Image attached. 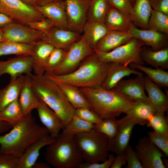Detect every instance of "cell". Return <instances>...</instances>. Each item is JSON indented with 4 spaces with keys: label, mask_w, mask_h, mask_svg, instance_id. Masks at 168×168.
I'll use <instances>...</instances> for the list:
<instances>
[{
    "label": "cell",
    "mask_w": 168,
    "mask_h": 168,
    "mask_svg": "<svg viewBox=\"0 0 168 168\" xmlns=\"http://www.w3.org/2000/svg\"><path fill=\"white\" fill-rule=\"evenodd\" d=\"M109 63L101 62L94 52L70 72L62 75L45 73L43 75L57 84H67L79 88L97 87L101 86Z\"/></svg>",
    "instance_id": "cell-1"
},
{
    "label": "cell",
    "mask_w": 168,
    "mask_h": 168,
    "mask_svg": "<svg viewBox=\"0 0 168 168\" xmlns=\"http://www.w3.org/2000/svg\"><path fill=\"white\" fill-rule=\"evenodd\" d=\"M90 106V109L101 119L116 118L125 114L136 101L125 95L101 86L80 88Z\"/></svg>",
    "instance_id": "cell-2"
},
{
    "label": "cell",
    "mask_w": 168,
    "mask_h": 168,
    "mask_svg": "<svg viewBox=\"0 0 168 168\" xmlns=\"http://www.w3.org/2000/svg\"><path fill=\"white\" fill-rule=\"evenodd\" d=\"M48 134L46 128L36 123L31 114L13 127L9 133L0 135L1 152L20 157L29 146Z\"/></svg>",
    "instance_id": "cell-3"
},
{
    "label": "cell",
    "mask_w": 168,
    "mask_h": 168,
    "mask_svg": "<svg viewBox=\"0 0 168 168\" xmlns=\"http://www.w3.org/2000/svg\"><path fill=\"white\" fill-rule=\"evenodd\" d=\"M30 76L32 87L39 99L55 113L64 126L74 115L75 109L56 82L43 75L31 73Z\"/></svg>",
    "instance_id": "cell-4"
},
{
    "label": "cell",
    "mask_w": 168,
    "mask_h": 168,
    "mask_svg": "<svg viewBox=\"0 0 168 168\" xmlns=\"http://www.w3.org/2000/svg\"><path fill=\"white\" fill-rule=\"evenodd\" d=\"M44 160L55 168H78L83 160L74 136L62 132L47 146Z\"/></svg>",
    "instance_id": "cell-5"
},
{
    "label": "cell",
    "mask_w": 168,
    "mask_h": 168,
    "mask_svg": "<svg viewBox=\"0 0 168 168\" xmlns=\"http://www.w3.org/2000/svg\"><path fill=\"white\" fill-rule=\"evenodd\" d=\"M74 138L85 162H99L107 159L110 151L109 140L94 128L77 134Z\"/></svg>",
    "instance_id": "cell-6"
},
{
    "label": "cell",
    "mask_w": 168,
    "mask_h": 168,
    "mask_svg": "<svg viewBox=\"0 0 168 168\" xmlns=\"http://www.w3.org/2000/svg\"><path fill=\"white\" fill-rule=\"evenodd\" d=\"M145 43L139 39L132 38L126 43L108 52L94 50L99 59L105 63H116L125 66L133 63L144 65L140 52Z\"/></svg>",
    "instance_id": "cell-7"
},
{
    "label": "cell",
    "mask_w": 168,
    "mask_h": 168,
    "mask_svg": "<svg viewBox=\"0 0 168 168\" xmlns=\"http://www.w3.org/2000/svg\"><path fill=\"white\" fill-rule=\"evenodd\" d=\"M0 12L15 21L27 25L45 17L34 7L21 0H0Z\"/></svg>",
    "instance_id": "cell-8"
},
{
    "label": "cell",
    "mask_w": 168,
    "mask_h": 168,
    "mask_svg": "<svg viewBox=\"0 0 168 168\" xmlns=\"http://www.w3.org/2000/svg\"><path fill=\"white\" fill-rule=\"evenodd\" d=\"M93 53V50L82 35L66 51L61 64L50 73L62 75L70 72L76 69L85 58Z\"/></svg>",
    "instance_id": "cell-9"
},
{
    "label": "cell",
    "mask_w": 168,
    "mask_h": 168,
    "mask_svg": "<svg viewBox=\"0 0 168 168\" xmlns=\"http://www.w3.org/2000/svg\"><path fill=\"white\" fill-rule=\"evenodd\" d=\"M5 40L15 42L34 44L42 40L44 35L28 25L15 21L0 27Z\"/></svg>",
    "instance_id": "cell-10"
},
{
    "label": "cell",
    "mask_w": 168,
    "mask_h": 168,
    "mask_svg": "<svg viewBox=\"0 0 168 168\" xmlns=\"http://www.w3.org/2000/svg\"><path fill=\"white\" fill-rule=\"evenodd\" d=\"M136 153L144 168H166L163 153L148 138H140L136 146Z\"/></svg>",
    "instance_id": "cell-11"
},
{
    "label": "cell",
    "mask_w": 168,
    "mask_h": 168,
    "mask_svg": "<svg viewBox=\"0 0 168 168\" xmlns=\"http://www.w3.org/2000/svg\"><path fill=\"white\" fill-rule=\"evenodd\" d=\"M91 0H64L70 30L82 33Z\"/></svg>",
    "instance_id": "cell-12"
},
{
    "label": "cell",
    "mask_w": 168,
    "mask_h": 168,
    "mask_svg": "<svg viewBox=\"0 0 168 168\" xmlns=\"http://www.w3.org/2000/svg\"><path fill=\"white\" fill-rule=\"evenodd\" d=\"M112 89L135 101L151 104L145 92V77L142 73L137 75L133 78L122 79Z\"/></svg>",
    "instance_id": "cell-13"
},
{
    "label": "cell",
    "mask_w": 168,
    "mask_h": 168,
    "mask_svg": "<svg viewBox=\"0 0 168 168\" xmlns=\"http://www.w3.org/2000/svg\"><path fill=\"white\" fill-rule=\"evenodd\" d=\"M119 125L115 136L109 141V150L116 155L122 154L129 144L133 129L137 124L131 116L126 115L119 119Z\"/></svg>",
    "instance_id": "cell-14"
},
{
    "label": "cell",
    "mask_w": 168,
    "mask_h": 168,
    "mask_svg": "<svg viewBox=\"0 0 168 168\" xmlns=\"http://www.w3.org/2000/svg\"><path fill=\"white\" fill-rule=\"evenodd\" d=\"M32 65L33 59L30 55L18 56L6 61H0V77L7 74L10 79H14L21 75L30 74L33 70Z\"/></svg>",
    "instance_id": "cell-15"
},
{
    "label": "cell",
    "mask_w": 168,
    "mask_h": 168,
    "mask_svg": "<svg viewBox=\"0 0 168 168\" xmlns=\"http://www.w3.org/2000/svg\"><path fill=\"white\" fill-rule=\"evenodd\" d=\"M34 7L45 18L51 21L55 27L60 28L70 29L64 0L41 5H35Z\"/></svg>",
    "instance_id": "cell-16"
},
{
    "label": "cell",
    "mask_w": 168,
    "mask_h": 168,
    "mask_svg": "<svg viewBox=\"0 0 168 168\" xmlns=\"http://www.w3.org/2000/svg\"><path fill=\"white\" fill-rule=\"evenodd\" d=\"M80 34L71 30L54 27L44 35L42 40L51 44L55 48L67 51L81 37Z\"/></svg>",
    "instance_id": "cell-17"
},
{
    "label": "cell",
    "mask_w": 168,
    "mask_h": 168,
    "mask_svg": "<svg viewBox=\"0 0 168 168\" xmlns=\"http://www.w3.org/2000/svg\"><path fill=\"white\" fill-rule=\"evenodd\" d=\"M128 32L132 37L143 41L146 46L154 50L160 49L168 46V35L150 29L138 28L133 23Z\"/></svg>",
    "instance_id": "cell-18"
},
{
    "label": "cell",
    "mask_w": 168,
    "mask_h": 168,
    "mask_svg": "<svg viewBox=\"0 0 168 168\" xmlns=\"http://www.w3.org/2000/svg\"><path fill=\"white\" fill-rule=\"evenodd\" d=\"M54 138L46 134L29 146L19 157L17 168L33 167L40 155L41 149L54 141Z\"/></svg>",
    "instance_id": "cell-19"
},
{
    "label": "cell",
    "mask_w": 168,
    "mask_h": 168,
    "mask_svg": "<svg viewBox=\"0 0 168 168\" xmlns=\"http://www.w3.org/2000/svg\"><path fill=\"white\" fill-rule=\"evenodd\" d=\"M142 73L129 66H125L118 63H110L106 76L101 86L105 89L111 90L125 77L132 74L137 75Z\"/></svg>",
    "instance_id": "cell-20"
},
{
    "label": "cell",
    "mask_w": 168,
    "mask_h": 168,
    "mask_svg": "<svg viewBox=\"0 0 168 168\" xmlns=\"http://www.w3.org/2000/svg\"><path fill=\"white\" fill-rule=\"evenodd\" d=\"M55 48L42 40L34 44L31 56L33 59L32 70L35 74L40 76L44 74L48 58Z\"/></svg>",
    "instance_id": "cell-21"
},
{
    "label": "cell",
    "mask_w": 168,
    "mask_h": 168,
    "mask_svg": "<svg viewBox=\"0 0 168 168\" xmlns=\"http://www.w3.org/2000/svg\"><path fill=\"white\" fill-rule=\"evenodd\" d=\"M36 109L40 121L49 134L53 138L58 136L63 126L57 115L40 100Z\"/></svg>",
    "instance_id": "cell-22"
},
{
    "label": "cell",
    "mask_w": 168,
    "mask_h": 168,
    "mask_svg": "<svg viewBox=\"0 0 168 168\" xmlns=\"http://www.w3.org/2000/svg\"><path fill=\"white\" fill-rule=\"evenodd\" d=\"M30 74L25 75L24 82L18 99L26 116L31 114L33 110L36 109L40 101L32 87Z\"/></svg>",
    "instance_id": "cell-23"
},
{
    "label": "cell",
    "mask_w": 168,
    "mask_h": 168,
    "mask_svg": "<svg viewBox=\"0 0 168 168\" xmlns=\"http://www.w3.org/2000/svg\"><path fill=\"white\" fill-rule=\"evenodd\" d=\"M132 38L128 32L109 30L96 44L93 51H109L126 43Z\"/></svg>",
    "instance_id": "cell-24"
},
{
    "label": "cell",
    "mask_w": 168,
    "mask_h": 168,
    "mask_svg": "<svg viewBox=\"0 0 168 168\" xmlns=\"http://www.w3.org/2000/svg\"><path fill=\"white\" fill-rule=\"evenodd\" d=\"M145 89L151 104L156 112L165 113L168 109V99L160 86L145 77Z\"/></svg>",
    "instance_id": "cell-25"
},
{
    "label": "cell",
    "mask_w": 168,
    "mask_h": 168,
    "mask_svg": "<svg viewBox=\"0 0 168 168\" xmlns=\"http://www.w3.org/2000/svg\"><path fill=\"white\" fill-rule=\"evenodd\" d=\"M140 56L144 63L155 68L168 69V46L154 50L145 46L140 51Z\"/></svg>",
    "instance_id": "cell-26"
},
{
    "label": "cell",
    "mask_w": 168,
    "mask_h": 168,
    "mask_svg": "<svg viewBox=\"0 0 168 168\" xmlns=\"http://www.w3.org/2000/svg\"><path fill=\"white\" fill-rule=\"evenodd\" d=\"M109 30L104 23L87 20L82 29V36L93 50L97 43Z\"/></svg>",
    "instance_id": "cell-27"
},
{
    "label": "cell",
    "mask_w": 168,
    "mask_h": 168,
    "mask_svg": "<svg viewBox=\"0 0 168 168\" xmlns=\"http://www.w3.org/2000/svg\"><path fill=\"white\" fill-rule=\"evenodd\" d=\"M25 75L10 79L9 83L0 89V111L18 99L24 80Z\"/></svg>",
    "instance_id": "cell-28"
},
{
    "label": "cell",
    "mask_w": 168,
    "mask_h": 168,
    "mask_svg": "<svg viewBox=\"0 0 168 168\" xmlns=\"http://www.w3.org/2000/svg\"><path fill=\"white\" fill-rule=\"evenodd\" d=\"M104 23L109 30L128 32L133 23L121 12L110 6Z\"/></svg>",
    "instance_id": "cell-29"
},
{
    "label": "cell",
    "mask_w": 168,
    "mask_h": 168,
    "mask_svg": "<svg viewBox=\"0 0 168 168\" xmlns=\"http://www.w3.org/2000/svg\"><path fill=\"white\" fill-rule=\"evenodd\" d=\"M133 9L134 25L141 29H147L148 21L152 9L150 0H135Z\"/></svg>",
    "instance_id": "cell-30"
},
{
    "label": "cell",
    "mask_w": 168,
    "mask_h": 168,
    "mask_svg": "<svg viewBox=\"0 0 168 168\" xmlns=\"http://www.w3.org/2000/svg\"><path fill=\"white\" fill-rule=\"evenodd\" d=\"M156 112L151 104L143 101H136L134 106L125 114L133 118L137 124H147L150 119Z\"/></svg>",
    "instance_id": "cell-31"
},
{
    "label": "cell",
    "mask_w": 168,
    "mask_h": 168,
    "mask_svg": "<svg viewBox=\"0 0 168 168\" xmlns=\"http://www.w3.org/2000/svg\"><path fill=\"white\" fill-rule=\"evenodd\" d=\"M57 84L68 101L75 109L81 108L90 109L88 101L80 88L67 84Z\"/></svg>",
    "instance_id": "cell-32"
},
{
    "label": "cell",
    "mask_w": 168,
    "mask_h": 168,
    "mask_svg": "<svg viewBox=\"0 0 168 168\" xmlns=\"http://www.w3.org/2000/svg\"><path fill=\"white\" fill-rule=\"evenodd\" d=\"M18 99L0 111V121L7 122L12 127L21 122L26 117L23 112Z\"/></svg>",
    "instance_id": "cell-33"
},
{
    "label": "cell",
    "mask_w": 168,
    "mask_h": 168,
    "mask_svg": "<svg viewBox=\"0 0 168 168\" xmlns=\"http://www.w3.org/2000/svg\"><path fill=\"white\" fill-rule=\"evenodd\" d=\"M131 68L143 72L152 82L160 86L168 87V72L161 68H152L144 65L131 64Z\"/></svg>",
    "instance_id": "cell-34"
},
{
    "label": "cell",
    "mask_w": 168,
    "mask_h": 168,
    "mask_svg": "<svg viewBox=\"0 0 168 168\" xmlns=\"http://www.w3.org/2000/svg\"><path fill=\"white\" fill-rule=\"evenodd\" d=\"M35 44H25L4 40L0 42V56L9 55H31Z\"/></svg>",
    "instance_id": "cell-35"
},
{
    "label": "cell",
    "mask_w": 168,
    "mask_h": 168,
    "mask_svg": "<svg viewBox=\"0 0 168 168\" xmlns=\"http://www.w3.org/2000/svg\"><path fill=\"white\" fill-rule=\"evenodd\" d=\"M110 7L108 0H91L87 20L104 23Z\"/></svg>",
    "instance_id": "cell-36"
},
{
    "label": "cell",
    "mask_w": 168,
    "mask_h": 168,
    "mask_svg": "<svg viewBox=\"0 0 168 168\" xmlns=\"http://www.w3.org/2000/svg\"><path fill=\"white\" fill-rule=\"evenodd\" d=\"M94 124L74 115L70 121L63 126L62 132L70 136L90 131L93 129Z\"/></svg>",
    "instance_id": "cell-37"
},
{
    "label": "cell",
    "mask_w": 168,
    "mask_h": 168,
    "mask_svg": "<svg viewBox=\"0 0 168 168\" xmlns=\"http://www.w3.org/2000/svg\"><path fill=\"white\" fill-rule=\"evenodd\" d=\"M147 29L154 30L168 35V15L152 9Z\"/></svg>",
    "instance_id": "cell-38"
},
{
    "label": "cell",
    "mask_w": 168,
    "mask_h": 168,
    "mask_svg": "<svg viewBox=\"0 0 168 168\" xmlns=\"http://www.w3.org/2000/svg\"><path fill=\"white\" fill-rule=\"evenodd\" d=\"M119 119L116 118L102 119L99 124L95 125L94 129L105 135L110 141L115 136L118 130Z\"/></svg>",
    "instance_id": "cell-39"
},
{
    "label": "cell",
    "mask_w": 168,
    "mask_h": 168,
    "mask_svg": "<svg viewBox=\"0 0 168 168\" xmlns=\"http://www.w3.org/2000/svg\"><path fill=\"white\" fill-rule=\"evenodd\" d=\"M165 114V113L156 112L149 119L147 126L156 132L168 134V120Z\"/></svg>",
    "instance_id": "cell-40"
},
{
    "label": "cell",
    "mask_w": 168,
    "mask_h": 168,
    "mask_svg": "<svg viewBox=\"0 0 168 168\" xmlns=\"http://www.w3.org/2000/svg\"><path fill=\"white\" fill-rule=\"evenodd\" d=\"M66 52V51L63 49L55 48L48 58L45 73L53 72L62 62Z\"/></svg>",
    "instance_id": "cell-41"
},
{
    "label": "cell",
    "mask_w": 168,
    "mask_h": 168,
    "mask_svg": "<svg viewBox=\"0 0 168 168\" xmlns=\"http://www.w3.org/2000/svg\"><path fill=\"white\" fill-rule=\"evenodd\" d=\"M148 138L163 153L168 156V134L161 133L154 131L149 132Z\"/></svg>",
    "instance_id": "cell-42"
},
{
    "label": "cell",
    "mask_w": 168,
    "mask_h": 168,
    "mask_svg": "<svg viewBox=\"0 0 168 168\" xmlns=\"http://www.w3.org/2000/svg\"><path fill=\"white\" fill-rule=\"evenodd\" d=\"M110 5L128 17L133 22L134 13L133 5L130 0H108Z\"/></svg>",
    "instance_id": "cell-43"
},
{
    "label": "cell",
    "mask_w": 168,
    "mask_h": 168,
    "mask_svg": "<svg viewBox=\"0 0 168 168\" xmlns=\"http://www.w3.org/2000/svg\"><path fill=\"white\" fill-rule=\"evenodd\" d=\"M128 168H144L135 151L129 144L122 154Z\"/></svg>",
    "instance_id": "cell-44"
},
{
    "label": "cell",
    "mask_w": 168,
    "mask_h": 168,
    "mask_svg": "<svg viewBox=\"0 0 168 168\" xmlns=\"http://www.w3.org/2000/svg\"><path fill=\"white\" fill-rule=\"evenodd\" d=\"M74 115L94 125L100 123L102 119L95 112L88 108L75 109Z\"/></svg>",
    "instance_id": "cell-45"
},
{
    "label": "cell",
    "mask_w": 168,
    "mask_h": 168,
    "mask_svg": "<svg viewBox=\"0 0 168 168\" xmlns=\"http://www.w3.org/2000/svg\"><path fill=\"white\" fill-rule=\"evenodd\" d=\"M19 157L12 154L0 153V168H17Z\"/></svg>",
    "instance_id": "cell-46"
},
{
    "label": "cell",
    "mask_w": 168,
    "mask_h": 168,
    "mask_svg": "<svg viewBox=\"0 0 168 168\" xmlns=\"http://www.w3.org/2000/svg\"><path fill=\"white\" fill-rule=\"evenodd\" d=\"M28 26L44 35L53 28L55 27L51 21L45 17L39 21L30 22Z\"/></svg>",
    "instance_id": "cell-47"
},
{
    "label": "cell",
    "mask_w": 168,
    "mask_h": 168,
    "mask_svg": "<svg viewBox=\"0 0 168 168\" xmlns=\"http://www.w3.org/2000/svg\"><path fill=\"white\" fill-rule=\"evenodd\" d=\"M114 156L113 154H109L107 159L102 163L83 162L78 168H109L112 164Z\"/></svg>",
    "instance_id": "cell-48"
},
{
    "label": "cell",
    "mask_w": 168,
    "mask_h": 168,
    "mask_svg": "<svg viewBox=\"0 0 168 168\" xmlns=\"http://www.w3.org/2000/svg\"><path fill=\"white\" fill-rule=\"evenodd\" d=\"M152 9L168 15V0H150Z\"/></svg>",
    "instance_id": "cell-49"
},
{
    "label": "cell",
    "mask_w": 168,
    "mask_h": 168,
    "mask_svg": "<svg viewBox=\"0 0 168 168\" xmlns=\"http://www.w3.org/2000/svg\"><path fill=\"white\" fill-rule=\"evenodd\" d=\"M126 164V161L123 155H117L114 157L110 168H121Z\"/></svg>",
    "instance_id": "cell-50"
},
{
    "label": "cell",
    "mask_w": 168,
    "mask_h": 168,
    "mask_svg": "<svg viewBox=\"0 0 168 168\" xmlns=\"http://www.w3.org/2000/svg\"><path fill=\"white\" fill-rule=\"evenodd\" d=\"M13 21L7 15L0 12V27Z\"/></svg>",
    "instance_id": "cell-51"
},
{
    "label": "cell",
    "mask_w": 168,
    "mask_h": 168,
    "mask_svg": "<svg viewBox=\"0 0 168 168\" xmlns=\"http://www.w3.org/2000/svg\"><path fill=\"white\" fill-rule=\"evenodd\" d=\"M12 127L8 123L0 121V133L12 129Z\"/></svg>",
    "instance_id": "cell-52"
},
{
    "label": "cell",
    "mask_w": 168,
    "mask_h": 168,
    "mask_svg": "<svg viewBox=\"0 0 168 168\" xmlns=\"http://www.w3.org/2000/svg\"><path fill=\"white\" fill-rule=\"evenodd\" d=\"M61 0H36L35 5H41L51 2Z\"/></svg>",
    "instance_id": "cell-53"
},
{
    "label": "cell",
    "mask_w": 168,
    "mask_h": 168,
    "mask_svg": "<svg viewBox=\"0 0 168 168\" xmlns=\"http://www.w3.org/2000/svg\"><path fill=\"white\" fill-rule=\"evenodd\" d=\"M36 168H49V166L44 163L40 162L35 163L33 167Z\"/></svg>",
    "instance_id": "cell-54"
},
{
    "label": "cell",
    "mask_w": 168,
    "mask_h": 168,
    "mask_svg": "<svg viewBox=\"0 0 168 168\" xmlns=\"http://www.w3.org/2000/svg\"><path fill=\"white\" fill-rule=\"evenodd\" d=\"M25 4L34 7L35 5L36 0H21Z\"/></svg>",
    "instance_id": "cell-55"
},
{
    "label": "cell",
    "mask_w": 168,
    "mask_h": 168,
    "mask_svg": "<svg viewBox=\"0 0 168 168\" xmlns=\"http://www.w3.org/2000/svg\"><path fill=\"white\" fill-rule=\"evenodd\" d=\"M5 40V39L4 36V35L0 30V42Z\"/></svg>",
    "instance_id": "cell-56"
},
{
    "label": "cell",
    "mask_w": 168,
    "mask_h": 168,
    "mask_svg": "<svg viewBox=\"0 0 168 168\" xmlns=\"http://www.w3.org/2000/svg\"><path fill=\"white\" fill-rule=\"evenodd\" d=\"M133 5L135 0H130Z\"/></svg>",
    "instance_id": "cell-57"
},
{
    "label": "cell",
    "mask_w": 168,
    "mask_h": 168,
    "mask_svg": "<svg viewBox=\"0 0 168 168\" xmlns=\"http://www.w3.org/2000/svg\"><path fill=\"white\" fill-rule=\"evenodd\" d=\"M1 148H0V153H1Z\"/></svg>",
    "instance_id": "cell-58"
}]
</instances>
